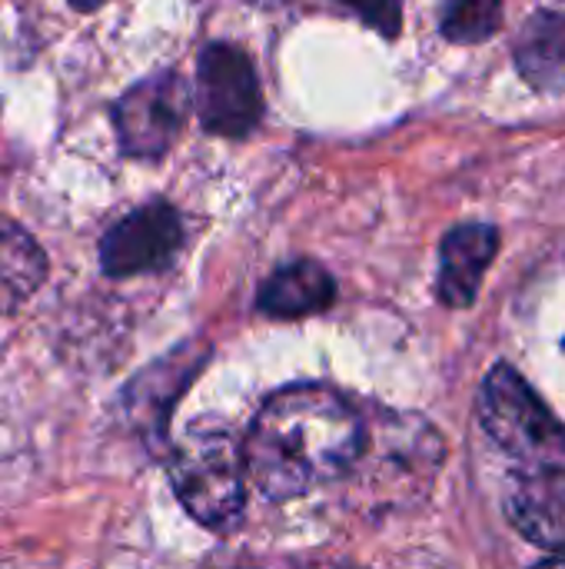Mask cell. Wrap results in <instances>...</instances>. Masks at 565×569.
Instances as JSON below:
<instances>
[{"mask_svg": "<svg viewBox=\"0 0 565 569\" xmlns=\"http://www.w3.org/2000/svg\"><path fill=\"white\" fill-rule=\"evenodd\" d=\"M333 297H336L333 277L320 263L300 260L270 277V283L260 293V310L276 320H296L326 310Z\"/></svg>", "mask_w": 565, "mask_h": 569, "instance_id": "obj_9", "label": "cell"}, {"mask_svg": "<svg viewBox=\"0 0 565 569\" xmlns=\"http://www.w3.org/2000/svg\"><path fill=\"white\" fill-rule=\"evenodd\" d=\"M360 413L326 387H290L270 397L243 443L246 477L270 500H293L346 477L363 450Z\"/></svg>", "mask_w": 565, "mask_h": 569, "instance_id": "obj_1", "label": "cell"}, {"mask_svg": "<svg viewBox=\"0 0 565 569\" xmlns=\"http://www.w3.org/2000/svg\"><path fill=\"white\" fill-rule=\"evenodd\" d=\"M103 3H110V0H70V7H77V10H97V7H103Z\"/></svg>", "mask_w": 565, "mask_h": 569, "instance_id": "obj_14", "label": "cell"}, {"mask_svg": "<svg viewBox=\"0 0 565 569\" xmlns=\"http://www.w3.org/2000/svg\"><path fill=\"white\" fill-rule=\"evenodd\" d=\"M47 280V257L40 243L10 217L0 213V313L23 307Z\"/></svg>", "mask_w": 565, "mask_h": 569, "instance_id": "obj_10", "label": "cell"}, {"mask_svg": "<svg viewBox=\"0 0 565 569\" xmlns=\"http://www.w3.org/2000/svg\"><path fill=\"white\" fill-rule=\"evenodd\" d=\"M167 467L176 500L196 523L230 530L240 520L246 453L223 423H193L176 440Z\"/></svg>", "mask_w": 565, "mask_h": 569, "instance_id": "obj_2", "label": "cell"}, {"mask_svg": "<svg viewBox=\"0 0 565 569\" xmlns=\"http://www.w3.org/2000/svg\"><path fill=\"white\" fill-rule=\"evenodd\" d=\"M190 87L180 73L160 70L140 83H133L117 103H113V130L120 140V150L137 160H157L163 157L190 113Z\"/></svg>", "mask_w": 565, "mask_h": 569, "instance_id": "obj_5", "label": "cell"}, {"mask_svg": "<svg viewBox=\"0 0 565 569\" xmlns=\"http://www.w3.org/2000/svg\"><path fill=\"white\" fill-rule=\"evenodd\" d=\"M183 243V223L180 213L153 200L147 207H137L123 220H117L100 243V263L107 277L127 280L163 270Z\"/></svg>", "mask_w": 565, "mask_h": 569, "instance_id": "obj_6", "label": "cell"}, {"mask_svg": "<svg viewBox=\"0 0 565 569\" xmlns=\"http://www.w3.org/2000/svg\"><path fill=\"white\" fill-rule=\"evenodd\" d=\"M503 20V0H450L443 13V33L456 43H480L496 33Z\"/></svg>", "mask_w": 565, "mask_h": 569, "instance_id": "obj_12", "label": "cell"}, {"mask_svg": "<svg viewBox=\"0 0 565 569\" xmlns=\"http://www.w3.org/2000/svg\"><path fill=\"white\" fill-rule=\"evenodd\" d=\"M346 10H353L366 27L380 30L386 40H393L403 30V0H336Z\"/></svg>", "mask_w": 565, "mask_h": 569, "instance_id": "obj_13", "label": "cell"}, {"mask_svg": "<svg viewBox=\"0 0 565 569\" xmlns=\"http://www.w3.org/2000/svg\"><path fill=\"white\" fill-rule=\"evenodd\" d=\"M500 250V230L490 223H463L450 230L440 250L436 293L446 307H470Z\"/></svg>", "mask_w": 565, "mask_h": 569, "instance_id": "obj_8", "label": "cell"}, {"mask_svg": "<svg viewBox=\"0 0 565 569\" xmlns=\"http://www.w3.org/2000/svg\"><path fill=\"white\" fill-rule=\"evenodd\" d=\"M480 420L496 447L516 463V473L565 467V430L513 367L500 363L483 380Z\"/></svg>", "mask_w": 565, "mask_h": 569, "instance_id": "obj_3", "label": "cell"}, {"mask_svg": "<svg viewBox=\"0 0 565 569\" xmlns=\"http://www.w3.org/2000/svg\"><path fill=\"white\" fill-rule=\"evenodd\" d=\"M506 510L526 540L565 557V467L516 473Z\"/></svg>", "mask_w": 565, "mask_h": 569, "instance_id": "obj_7", "label": "cell"}, {"mask_svg": "<svg viewBox=\"0 0 565 569\" xmlns=\"http://www.w3.org/2000/svg\"><path fill=\"white\" fill-rule=\"evenodd\" d=\"M516 63L519 73L536 90H563L565 87V17L563 13H536L516 37Z\"/></svg>", "mask_w": 565, "mask_h": 569, "instance_id": "obj_11", "label": "cell"}, {"mask_svg": "<svg viewBox=\"0 0 565 569\" xmlns=\"http://www.w3.org/2000/svg\"><path fill=\"white\" fill-rule=\"evenodd\" d=\"M196 117L216 137H246L263 117V93L253 63L230 43H210L196 63Z\"/></svg>", "mask_w": 565, "mask_h": 569, "instance_id": "obj_4", "label": "cell"}]
</instances>
